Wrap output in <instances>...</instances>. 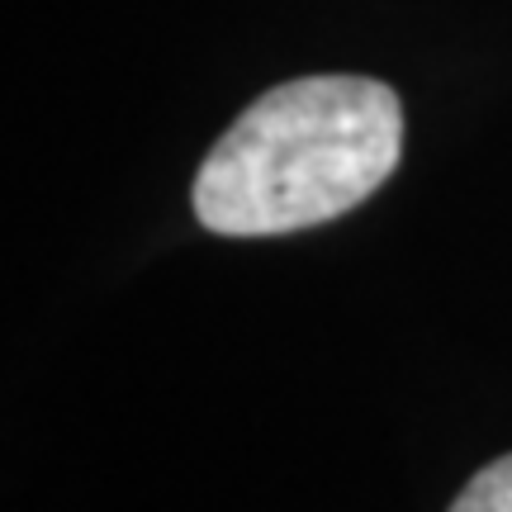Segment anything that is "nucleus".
<instances>
[{"mask_svg":"<svg viewBox=\"0 0 512 512\" xmlns=\"http://www.w3.org/2000/svg\"><path fill=\"white\" fill-rule=\"evenodd\" d=\"M403 157V105L370 76H299L266 91L209 147L195 219L223 238H275L342 219Z\"/></svg>","mask_w":512,"mask_h":512,"instance_id":"nucleus-1","label":"nucleus"},{"mask_svg":"<svg viewBox=\"0 0 512 512\" xmlns=\"http://www.w3.org/2000/svg\"><path fill=\"white\" fill-rule=\"evenodd\" d=\"M451 512H512V456H498L494 465H484L456 494Z\"/></svg>","mask_w":512,"mask_h":512,"instance_id":"nucleus-2","label":"nucleus"}]
</instances>
